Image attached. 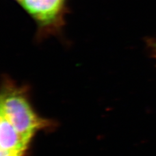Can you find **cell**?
<instances>
[{
  "label": "cell",
  "mask_w": 156,
  "mask_h": 156,
  "mask_svg": "<svg viewBox=\"0 0 156 156\" xmlns=\"http://www.w3.org/2000/svg\"><path fill=\"white\" fill-rule=\"evenodd\" d=\"M24 153L15 150L0 149V156H23Z\"/></svg>",
  "instance_id": "277c9868"
},
{
  "label": "cell",
  "mask_w": 156,
  "mask_h": 156,
  "mask_svg": "<svg viewBox=\"0 0 156 156\" xmlns=\"http://www.w3.org/2000/svg\"><path fill=\"white\" fill-rule=\"evenodd\" d=\"M29 144L6 117L0 114V149L25 153Z\"/></svg>",
  "instance_id": "3957f363"
},
{
  "label": "cell",
  "mask_w": 156,
  "mask_h": 156,
  "mask_svg": "<svg viewBox=\"0 0 156 156\" xmlns=\"http://www.w3.org/2000/svg\"><path fill=\"white\" fill-rule=\"evenodd\" d=\"M154 51L155 53V56L156 57V42L154 44Z\"/></svg>",
  "instance_id": "5b68a950"
},
{
  "label": "cell",
  "mask_w": 156,
  "mask_h": 156,
  "mask_svg": "<svg viewBox=\"0 0 156 156\" xmlns=\"http://www.w3.org/2000/svg\"><path fill=\"white\" fill-rule=\"evenodd\" d=\"M0 114L5 116L29 143L37 131L51 125L35 113L23 90L10 82L5 83L2 87Z\"/></svg>",
  "instance_id": "6da1fadb"
},
{
  "label": "cell",
  "mask_w": 156,
  "mask_h": 156,
  "mask_svg": "<svg viewBox=\"0 0 156 156\" xmlns=\"http://www.w3.org/2000/svg\"><path fill=\"white\" fill-rule=\"evenodd\" d=\"M64 0H22L23 7L44 24L52 22L58 15Z\"/></svg>",
  "instance_id": "7a4b0ae2"
},
{
  "label": "cell",
  "mask_w": 156,
  "mask_h": 156,
  "mask_svg": "<svg viewBox=\"0 0 156 156\" xmlns=\"http://www.w3.org/2000/svg\"><path fill=\"white\" fill-rule=\"evenodd\" d=\"M18 1H20V2H21V1H22V0H18Z\"/></svg>",
  "instance_id": "8992f818"
}]
</instances>
